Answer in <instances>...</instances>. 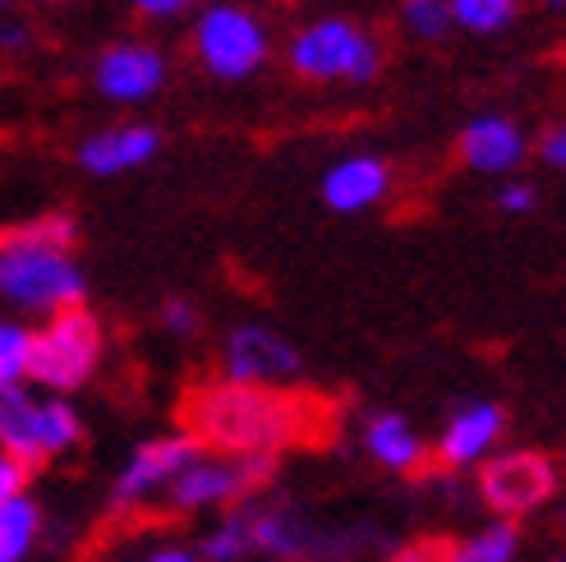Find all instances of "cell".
Returning <instances> with one entry per match:
<instances>
[{
    "label": "cell",
    "instance_id": "9",
    "mask_svg": "<svg viewBox=\"0 0 566 562\" xmlns=\"http://www.w3.org/2000/svg\"><path fill=\"white\" fill-rule=\"evenodd\" d=\"M193 55L212 79L221 83H244L259 74L272 55V38L263 19L244 6H208L193 23Z\"/></svg>",
    "mask_w": 566,
    "mask_h": 562
},
{
    "label": "cell",
    "instance_id": "14",
    "mask_svg": "<svg viewBox=\"0 0 566 562\" xmlns=\"http://www.w3.org/2000/svg\"><path fill=\"white\" fill-rule=\"evenodd\" d=\"M457 153H461V162L470 166V171H479V176H512L516 166L525 162L530 144H525V129L512 116H497V111H489V116H474L461 129Z\"/></svg>",
    "mask_w": 566,
    "mask_h": 562
},
{
    "label": "cell",
    "instance_id": "26",
    "mask_svg": "<svg viewBox=\"0 0 566 562\" xmlns=\"http://www.w3.org/2000/svg\"><path fill=\"white\" fill-rule=\"evenodd\" d=\"M28 475H33V470H23L19 461H10L6 452H0V508H6L10 498L28 493Z\"/></svg>",
    "mask_w": 566,
    "mask_h": 562
},
{
    "label": "cell",
    "instance_id": "24",
    "mask_svg": "<svg viewBox=\"0 0 566 562\" xmlns=\"http://www.w3.org/2000/svg\"><path fill=\"white\" fill-rule=\"evenodd\" d=\"M534 208H539V189H534L530 180H512V185L497 189V212L525 217V212H534Z\"/></svg>",
    "mask_w": 566,
    "mask_h": 562
},
{
    "label": "cell",
    "instance_id": "20",
    "mask_svg": "<svg viewBox=\"0 0 566 562\" xmlns=\"http://www.w3.org/2000/svg\"><path fill=\"white\" fill-rule=\"evenodd\" d=\"M516 6L521 0H451V23L465 28V33L489 38L516 19Z\"/></svg>",
    "mask_w": 566,
    "mask_h": 562
},
{
    "label": "cell",
    "instance_id": "7",
    "mask_svg": "<svg viewBox=\"0 0 566 562\" xmlns=\"http://www.w3.org/2000/svg\"><path fill=\"white\" fill-rule=\"evenodd\" d=\"M276 475V461L272 457H217V452H198L180 480L166 493L161 512L171 517H221L240 508V502L268 493Z\"/></svg>",
    "mask_w": 566,
    "mask_h": 562
},
{
    "label": "cell",
    "instance_id": "27",
    "mask_svg": "<svg viewBox=\"0 0 566 562\" xmlns=\"http://www.w3.org/2000/svg\"><path fill=\"white\" fill-rule=\"evenodd\" d=\"M387 562H447V544H438V540H410V544H401Z\"/></svg>",
    "mask_w": 566,
    "mask_h": 562
},
{
    "label": "cell",
    "instance_id": "15",
    "mask_svg": "<svg viewBox=\"0 0 566 562\" xmlns=\"http://www.w3.org/2000/svg\"><path fill=\"white\" fill-rule=\"evenodd\" d=\"M161 148V134L153 125H111L78 144V166L88 176H125L153 162Z\"/></svg>",
    "mask_w": 566,
    "mask_h": 562
},
{
    "label": "cell",
    "instance_id": "6",
    "mask_svg": "<svg viewBox=\"0 0 566 562\" xmlns=\"http://www.w3.org/2000/svg\"><path fill=\"white\" fill-rule=\"evenodd\" d=\"M291 74L308 83H374L382 74V42L355 19L304 23L286 46Z\"/></svg>",
    "mask_w": 566,
    "mask_h": 562
},
{
    "label": "cell",
    "instance_id": "8",
    "mask_svg": "<svg viewBox=\"0 0 566 562\" xmlns=\"http://www.w3.org/2000/svg\"><path fill=\"white\" fill-rule=\"evenodd\" d=\"M562 475L553 466V457L530 452V447H506V452H493L484 466L474 470V493L479 502L493 512V521H525L539 508L557 498Z\"/></svg>",
    "mask_w": 566,
    "mask_h": 562
},
{
    "label": "cell",
    "instance_id": "12",
    "mask_svg": "<svg viewBox=\"0 0 566 562\" xmlns=\"http://www.w3.org/2000/svg\"><path fill=\"white\" fill-rule=\"evenodd\" d=\"M502 434H506V410L497 402H489V397L465 402L447 415V425L433 443V457L451 475L479 470L493 452H502Z\"/></svg>",
    "mask_w": 566,
    "mask_h": 562
},
{
    "label": "cell",
    "instance_id": "1",
    "mask_svg": "<svg viewBox=\"0 0 566 562\" xmlns=\"http://www.w3.org/2000/svg\"><path fill=\"white\" fill-rule=\"evenodd\" d=\"M382 535L374 525L327 521L308 512L304 502H291L281 493H259L240 508L212 517V525L198 535L203 562H364L378 553Z\"/></svg>",
    "mask_w": 566,
    "mask_h": 562
},
{
    "label": "cell",
    "instance_id": "33",
    "mask_svg": "<svg viewBox=\"0 0 566 562\" xmlns=\"http://www.w3.org/2000/svg\"><path fill=\"white\" fill-rule=\"evenodd\" d=\"M38 6H55V0H38Z\"/></svg>",
    "mask_w": 566,
    "mask_h": 562
},
{
    "label": "cell",
    "instance_id": "19",
    "mask_svg": "<svg viewBox=\"0 0 566 562\" xmlns=\"http://www.w3.org/2000/svg\"><path fill=\"white\" fill-rule=\"evenodd\" d=\"M516 558H521L516 521H484L465 540L447 544V562H516Z\"/></svg>",
    "mask_w": 566,
    "mask_h": 562
},
{
    "label": "cell",
    "instance_id": "17",
    "mask_svg": "<svg viewBox=\"0 0 566 562\" xmlns=\"http://www.w3.org/2000/svg\"><path fill=\"white\" fill-rule=\"evenodd\" d=\"M359 443H364V452H369V461L391 470V475H419L429 466V443H423V434L396 410H374L364 419Z\"/></svg>",
    "mask_w": 566,
    "mask_h": 562
},
{
    "label": "cell",
    "instance_id": "13",
    "mask_svg": "<svg viewBox=\"0 0 566 562\" xmlns=\"http://www.w3.org/2000/svg\"><path fill=\"white\" fill-rule=\"evenodd\" d=\"M93 83L106 102H125V106L148 102L166 83V55L148 42H116L97 55Z\"/></svg>",
    "mask_w": 566,
    "mask_h": 562
},
{
    "label": "cell",
    "instance_id": "23",
    "mask_svg": "<svg viewBox=\"0 0 566 562\" xmlns=\"http://www.w3.org/2000/svg\"><path fill=\"white\" fill-rule=\"evenodd\" d=\"M157 323H161V332H171V336H193L198 332V309L189 304V300H180V295H171L161 309H157Z\"/></svg>",
    "mask_w": 566,
    "mask_h": 562
},
{
    "label": "cell",
    "instance_id": "5",
    "mask_svg": "<svg viewBox=\"0 0 566 562\" xmlns=\"http://www.w3.org/2000/svg\"><path fill=\"white\" fill-rule=\"evenodd\" d=\"M106 355V332L93 309H65V314L42 319L33 327V355H28V383L51 392V397H70V392L88 387L97 364Z\"/></svg>",
    "mask_w": 566,
    "mask_h": 562
},
{
    "label": "cell",
    "instance_id": "10",
    "mask_svg": "<svg viewBox=\"0 0 566 562\" xmlns=\"http://www.w3.org/2000/svg\"><path fill=\"white\" fill-rule=\"evenodd\" d=\"M198 452H203V447H198L185 429L138 443L134 452L125 457L120 475L111 480V493H106L111 517H148V512H161L166 493H171V485L180 480V470Z\"/></svg>",
    "mask_w": 566,
    "mask_h": 562
},
{
    "label": "cell",
    "instance_id": "16",
    "mask_svg": "<svg viewBox=\"0 0 566 562\" xmlns=\"http://www.w3.org/2000/svg\"><path fill=\"white\" fill-rule=\"evenodd\" d=\"M387 189H391V166L374 153H355L323 176V204L332 212H369L387 199Z\"/></svg>",
    "mask_w": 566,
    "mask_h": 562
},
{
    "label": "cell",
    "instance_id": "21",
    "mask_svg": "<svg viewBox=\"0 0 566 562\" xmlns=\"http://www.w3.org/2000/svg\"><path fill=\"white\" fill-rule=\"evenodd\" d=\"M28 355H33V327L0 319V387L28 383Z\"/></svg>",
    "mask_w": 566,
    "mask_h": 562
},
{
    "label": "cell",
    "instance_id": "31",
    "mask_svg": "<svg viewBox=\"0 0 566 562\" xmlns=\"http://www.w3.org/2000/svg\"><path fill=\"white\" fill-rule=\"evenodd\" d=\"M548 10H566V0H548Z\"/></svg>",
    "mask_w": 566,
    "mask_h": 562
},
{
    "label": "cell",
    "instance_id": "18",
    "mask_svg": "<svg viewBox=\"0 0 566 562\" xmlns=\"http://www.w3.org/2000/svg\"><path fill=\"white\" fill-rule=\"evenodd\" d=\"M46 535V512L33 493H19L0 508V562H28Z\"/></svg>",
    "mask_w": 566,
    "mask_h": 562
},
{
    "label": "cell",
    "instance_id": "29",
    "mask_svg": "<svg viewBox=\"0 0 566 562\" xmlns=\"http://www.w3.org/2000/svg\"><path fill=\"white\" fill-rule=\"evenodd\" d=\"M138 562H203V553H198L193 544H157L153 553H144Z\"/></svg>",
    "mask_w": 566,
    "mask_h": 562
},
{
    "label": "cell",
    "instance_id": "4",
    "mask_svg": "<svg viewBox=\"0 0 566 562\" xmlns=\"http://www.w3.org/2000/svg\"><path fill=\"white\" fill-rule=\"evenodd\" d=\"M83 438V419L65 397L38 392L33 383L0 387V452L23 470L51 466L55 457L74 452Z\"/></svg>",
    "mask_w": 566,
    "mask_h": 562
},
{
    "label": "cell",
    "instance_id": "22",
    "mask_svg": "<svg viewBox=\"0 0 566 562\" xmlns=\"http://www.w3.org/2000/svg\"><path fill=\"white\" fill-rule=\"evenodd\" d=\"M401 23L423 42H438L457 28L451 23V0H401Z\"/></svg>",
    "mask_w": 566,
    "mask_h": 562
},
{
    "label": "cell",
    "instance_id": "11",
    "mask_svg": "<svg viewBox=\"0 0 566 562\" xmlns=\"http://www.w3.org/2000/svg\"><path fill=\"white\" fill-rule=\"evenodd\" d=\"M304 374V355L291 336H281L268 323H235L221 336L217 378L244 387H291Z\"/></svg>",
    "mask_w": 566,
    "mask_h": 562
},
{
    "label": "cell",
    "instance_id": "32",
    "mask_svg": "<svg viewBox=\"0 0 566 562\" xmlns=\"http://www.w3.org/2000/svg\"><path fill=\"white\" fill-rule=\"evenodd\" d=\"M10 6H14V0H0V10H10Z\"/></svg>",
    "mask_w": 566,
    "mask_h": 562
},
{
    "label": "cell",
    "instance_id": "2",
    "mask_svg": "<svg viewBox=\"0 0 566 562\" xmlns=\"http://www.w3.org/2000/svg\"><path fill=\"white\" fill-rule=\"evenodd\" d=\"M185 434L217 457H281L323 429V406L295 387H244L208 378L185 392Z\"/></svg>",
    "mask_w": 566,
    "mask_h": 562
},
{
    "label": "cell",
    "instance_id": "25",
    "mask_svg": "<svg viewBox=\"0 0 566 562\" xmlns=\"http://www.w3.org/2000/svg\"><path fill=\"white\" fill-rule=\"evenodd\" d=\"M539 162L553 166V171H566V121H557L539 134Z\"/></svg>",
    "mask_w": 566,
    "mask_h": 562
},
{
    "label": "cell",
    "instance_id": "3",
    "mask_svg": "<svg viewBox=\"0 0 566 562\" xmlns=\"http://www.w3.org/2000/svg\"><path fill=\"white\" fill-rule=\"evenodd\" d=\"M88 295V277L70 249H51L23 227L0 231V300L19 314H65Z\"/></svg>",
    "mask_w": 566,
    "mask_h": 562
},
{
    "label": "cell",
    "instance_id": "30",
    "mask_svg": "<svg viewBox=\"0 0 566 562\" xmlns=\"http://www.w3.org/2000/svg\"><path fill=\"white\" fill-rule=\"evenodd\" d=\"M28 46V23L23 19H0V51H23Z\"/></svg>",
    "mask_w": 566,
    "mask_h": 562
},
{
    "label": "cell",
    "instance_id": "28",
    "mask_svg": "<svg viewBox=\"0 0 566 562\" xmlns=\"http://www.w3.org/2000/svg\"><path fill=\"white\" fill-rule=\"evenodd\" d=\"M129 6L144 19H176V14H185L193 6V0H129Z\"/></svg>",
    "mask_w": 566,
    "mask_h": 562
}]
</instances>
